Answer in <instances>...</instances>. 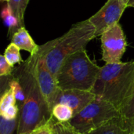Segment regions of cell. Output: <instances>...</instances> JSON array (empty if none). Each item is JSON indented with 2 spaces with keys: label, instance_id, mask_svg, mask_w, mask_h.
<instances>
[{
  "label": "cell",
  "instance_id": "obj_1",
  "mask_svg": "<svg viewBox=\"0 0 134 134\" xmlns=\"http://www.w3.org/2000/svg\"><path fill=\"white\" fill-rule=\"evenodd\" d=\"M14 77L19 81L25 93V99L19 107L16 134H28L47 122L52 117V113L39 89L29 59Z\"/></svg>",
  "mask_w": 134,
  "mask_h": 134
},
{
  "label": "cell",
  "instance_id": "obj_2",
  "mask_svg": "<svg viewBox=\"0 0 134 134\" xmlns=\"http://www.w3.org/2000/svg\"><path fill=\"white\" fill-rule=\"evenodd\" d=\"M133 90L134 60L105 64L92 91L97 99L109 102L120 111Z\"/></svg>",
  "mask_w": 134,
  "mask_h": 134
},
{
  "label": "cell",
  "instance_id": "obj_3",
  "mask_svg": "<svg viewBox=\"0 0 134 134\" xmlns=\"http://www.w3.org/2000/svg\"><path fill=\"white\" fill-rule=\"evenodd\" d=\"M100 67L88 56L86 49L68 56L61 64L57 75L60 90H80L92 91Z\"/></svg>",
  "mask_w": 134,
  "mask_h": 134
},
{
  "label": "cell",
  "instance_id": "obj_4",
  "mask_svg": "<svg viewBox=\"0 0 134 134\" xmlns=\"http://www.w3.org/2000/svg\"><path fill=\"white\" fill-rule=\"evenodd\" d=\"M94 38L95 28L89 19L73 24L68 31L57 38L54 46L46 55V64L54 77L57 78L61 64L68 56L86 49Z\"/></svg>",
  "mask_w": 134,
  "mask_h": 134
},
{
  "label": "cell",
  "instance_id": "obj_5",
  "mask_svg": "<svg viewBox=\"0 0 134 134\" xmlns=\"http://www.w3.org/2000/svg\"><path fill=\"white\" fill-rule=\"evenodd\" d=\"M119 117L122 115L117 108L108 101L96 98L69 122L79 132L90 134Z\"/></svg>",
  "mask_w": 134,
  "mask_h": 134
},
{
  "label": "cell",
  "instance_id": "obj_6",
  "mask_svg": "<svg viewBox=\"0 0 134 134\" xmlns=\"http://www.w3.org/2000/svg\"><path fill=\"white\" fill-rule=\"evenodd\" d=\"M56 42L57 38L53 39L44 45L39 46L38 51L35 54L31 55L28 58L31 63L33 71L39 89L49 106L51 113L60 89L57 86L56 78L49 71L46 64V55L50 49L54 46Z\"/></svg>",
  "mask_w": 134,
  "mask_h": 134
},
{
  "label": "cell",
  "instance_id": "obj_7",
  "mask_svg": "<svg viewBox=\"0 0 134 134\" xmlns=\"http://www.w3.org/2000/svg\"><path fill=\"white\" fill-rule=\"evenodd\" d=\"M102 60L106 64L120 63L124 55L127 42L121 25L117 24L100 36Z\"/></svg>",
  "mask_w": 134,
  "mask_h": 134
},
{
  "label": "cell",
  "instance_id": "obj_8",
  "mask_svg": "<svg viewBox=\"0 0 134 134\" xmlns=\"http://www.w3.org/2000/svg\"><path fill=\"white\" fill-rule=\"evenodd\" d=\"M127 7L123 0H108L99 11L90 17L89 20L95 28L96 38L119 24Z\"/></svg>",
  "mask_w": 134,
  "mask_h": 134
},
{
  "label": "cell",
  "instance_id": "obj_9",
  "mask_svg": "<svg viewBox=\"0 0 134 134\" xmlns=\"http://www.w3.org/2000/svg\"><path fill=\"white\" fill-rule=\"evenodd\" d=\"M96 95L93 91L80 90H60L56 100L55 104H64L70 107L75 115L79 114L92 101L96 100Z\"/></svg>",
  "mask_w": 134,
  "mask_h": 134
},
{
  "label": "cell",
  "instance_id": "obj_10",
  "mask_svg": "<svg viewBox=\"0 0 134 134\" xmlns=\"http://www.w3.org/2000/svg\"><path fill=\"white\" fill-rule=\"evenodd\" d=\"M11 42L15 44L20 49L25 50L30 53L31 55L35 54L38 49L39 46H38L30 35L25 27H20L11 37Z\"/></svg>",
  "mask_w": 134,
  "mask_h": 134
},
{
  "label": "cell",
  "instance_id": "obj_11",
  "mask_svg": "<svg viewBox=\"0 0 134 134\" xmlns=\"http://www.w3.org/2000/svg\"><path fill=\"white\" fill-rule=\"evenodd\" d=\"M129 130L123 117H119L108 122L90 134H128Z\"/></svg>",
  "mask_w": 134,
  "mask_h": 134
},
{
  "label": "cell",
  "instance_id": "obj_12",
  "mask_svg": "<svg viewBox=\"0 0 134 134\" xmlns=\"http://www.w3.org/2000/svg\"><path fill=\"white\" fill-rule=\"evenodd\" d=\"M29 0H10L7 2L13 13L16 17L20 27H24V13Z\"/></svg>",
  "mask_w": 134,
  "mask_h": 134
},
{
  "label": "cell",
  "instance_id": "obj_13",
  "mask_svg": "<svg viewBox=\"0 0 134 134\" xmlns=\"http://www.w3.org/2000/svg\"><path fill=\"white\" fill-rule=\"evenodd\" d=\"M53 117L59 122H70L75 116L73 110L64 104H57L52 109Z\"/></svg>",
  "mask_w": 134,
  "mask_h": 134
},
{
  "label": "cell",
  "instance_id": "obj_14",
  "mask_svg": "<svg viewBox=\"0 0 134 134\" xmlns=\"http://www.w3.org/2000/svg\"><path fill=\"white\" fill-rule=\"evenodd\" d=\"M2 17L3 19V21L5 24L9 28V35L13 36V35L20 28L18 20L16 17L14 16L13 13L11 9L6 3L5 7L2 9Z\"/></svg>",
  "mask_w": 134,
  "mask_h": 134
},
{
  "label": "cell",
  "instance_id": "obj_15",
  "mask_svg": "<svg viewBox=\"0 0 134 134\" xmlns=\"http://www.w3.org/2000/svg\"><path fill=\"white\" fill-rule=\"evenodd\" d=\"M53 134H83L75 130L69 122H59L53 115L50 119Z\"/></svg>",
  "mask_w": 134,
  "mask_h": 134
},
{
  "label": "cell",
  "instance_id": "obj_16",
  "mask_svg": "<svg viewBox=\"0 0 134 134\" xmlns=\"http://www.w3.org/2000/svg\"><path fill=\"white\" fill-rule=\"evenodd\" d=\"M20 49L13 42H11L5 49L4 52V57L6 59V60L13 66H14L16 64H21L23 62Z\"/></svg>",
  "mask_w": 134,
  "mask_h": 134
},
{
  "label": "cell",
  "instance_id": "obj_17",
  "mask_svg": "<svg viewBox=\"0 0 134 134\" xmlns=\"http://www.w3.org/2000/svg\"><path fill=\"white\" fill-rule=\"evenodd\" d=\"M16 104V100L13 90L9 86L2 93L0 100V112L4 111L5 109L12 105Z\"/></svg>",
  "mask_w": 134,
  "mask_h": 134
},
{
  "label": "cell",
  "instance_id": "obj_18",
  "mask_svg": "<svg viewBox=\"0 0 134 134\" xmlns=\"http://www.w3.org/2000/svg\"><path fill=\"white\" fill-rule=\"evenodd\" d=\"M18 119H6L1 116L0 120V134H14L16 133Z\"/></svg>",
  "mask_w": 134,
  "mask_h": 134
},
{
  "label": "cell",
  "instance_id": "obj_19",
  "mask_svg": "<svg viewBox=\"0 0 134 134\" xmlns=\"http://www.w3.org/2000/svg\"><path fill=\"white\" fill-rule=\"evenodd\" d=\"M122 117L126 119L134 118V90L130 98L125 103V104L120 109Z\"/></svg>",
  "mask_w": 134,
  "mask_h": 134
},
{
  "label": "cell",
  "instance_id": "obj_20",
  "mask_svg": "<svg viewBox=\"0 0 134 134\" xmlns=\"http://www.w3.org/2000/svg\"><path fill=\"white\" fill-rule=\"evenodd\" d=\"M14 66L11 65L5 58L3 55L0 57V76L1 77H7L12 75L13 72Z\"/></svg>",
  "mask_w": 134,
  "mask_h": 134
},
{
  "label": "cell",
  "instance_id": "obj_21",
  "mask_svg": "<svg viewBox=\"0 0 134 134\" xmlns=\"http://www.w3.org/2000/svg\"><path fill=\"white\" fill-rule=\"evenodd\" d=\"M19 112H20V108L16 104L10 106L4 111L0 112V115L6 119H18Z\"/></svg>",
  "mask_w": 134,
  "mask_h": 134
},
{
  "label": "cell",
  "instance_id": "obj_22",
  "mask_svg": "<svg viewBox=\"0 0 134 134\" xmlns=\"http://www.w3.org/2000/svg\"><path fill=\"white\" fill-rule=\"evenodd\" d=\"M51 119V118H50ZM50 119L49 120L46 122L45 124L42 125L41 126H39L38 128H37L36 130H35L33 132L30 133L28 134H52V126H51V122H50Z\"/></svg>",
  "mask_w": 134,
  "mask_h": 134
},
{
  "label": "cell",
  "instance_id": "obj_23",
  "mask_svg": "<svg viewBox=\"0 0 134 134\" xmlns=\"http://www.w3.org/2000/svg\"><path fill=\"white\" fill-rule=\"evenodd\" d=\"M125 119L126 127L129 130V133L131 134H134V118L133 119Z\"/></svg>",
  "mask_w": 134,
  "mask_h": 134
},
{
  "label": "cell",
  "instance_id": "obj_24",
  "mask_svg": "<svg viewBox=\"0 0 134 134\" xmlns=\"http://www.w3.org/2000/svg\"><path fill=\"white\" fill-rule=\"evenodd\" d=\"M127 6L134 8V0H129L127 2Z\"/></svg>",
  "mask_w": 134,
  "mask_h": 134
},
{
  "label": "cell",
  "instance_id": "obj_25",
  "mask_svg": "<svg viewBox=\"0 0 134 134\" xmlns=\"http://www.w3.org/2000/svg\"><path fill=\"white\" fill-rule=\"evenodd\" d=\"M2 2H6V3H7V2H9L10 0H2Z\"/></svg>",
  "mask_w": 134,
  "mask_h": 134
},
{
  "label": "cell",
  "instance_id": "obj_26",
  "mask_svg": "<svg viewBox=\"0 0 134 134\" xmlns=\"http://www.w3.org/2000/svg\"><path fill=\"white\" fill-rule=\"evenodd\" d=\"M123 1H124V2L126 3V5H127V2H128V1H129V0H123Z\"/></svg>",
  "mask_w": 134,
  "mask_h": 134
},
{
  "label": "cell",
  "instance_id": "obj_27",
  "mask_svg": "<svg viewBox=\"0 0 134 134\" xmlns=\"http://www.w3.org/2000/svg\"><path fill=\"white\" fill-rule=\"evenodd\" d=\"M128 134H131V133H128Z\"/></svg>",
  "mask_w": 134,
  "mask_h": 134
},
{
  "label": "cell",
  "instance_id": "obj_28",
  "mask_svg": "<svg viewBox=\"0 0 134 134\" xmlns=\"http://www.w3.org/2000/svg\"><path fill=\"white\" fill-rule=\"evenodd\" d=\"M52 134H53V133H52Z\"/></svg>",
  "mask_w": 134,
  "mask_h": 134
}]
</instances>
